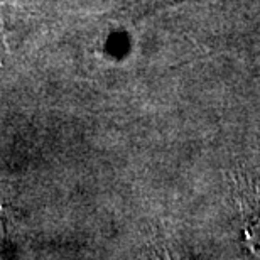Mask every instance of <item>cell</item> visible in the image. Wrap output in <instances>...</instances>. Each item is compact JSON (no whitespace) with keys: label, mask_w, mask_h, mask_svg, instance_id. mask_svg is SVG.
Masks as SVG:
<instances>
[]
</instances>
